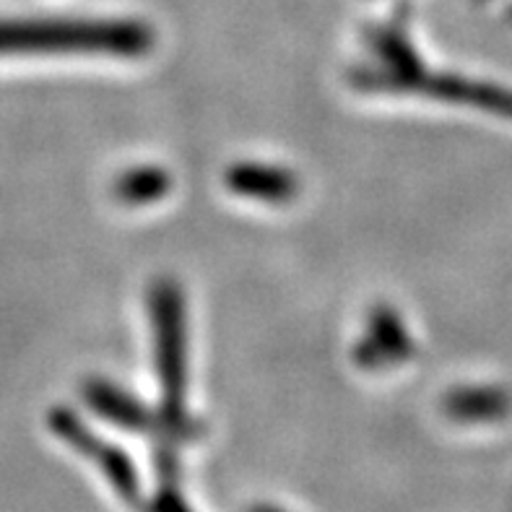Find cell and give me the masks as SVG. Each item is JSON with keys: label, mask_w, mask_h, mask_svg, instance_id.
I'll return each mask as SVG.
<instances>
[{"label": "cell", "mask_w": 512, "mask_h": 512, "mask_svg": "<svg viewBox=\"0 0 512 512\" xmlns=\"http://www.w3.org/2000/svg\"><path fill=\"white\" fill-rule=\"evenodd\" d=\"M141 29L99 24H0V52L138 50Z\"/></svg>", "instance_id": "obj_1"}]
</instances>
